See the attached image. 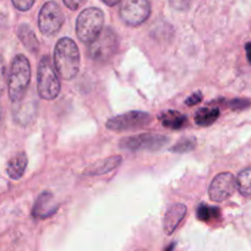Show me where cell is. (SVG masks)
<instances>
[{"label": "cell", "mask_w": 251, "mask_h": 251, "mask_svg": "<svg viewBox=\"0 0 251 251\" xmlns=\"http://www.w3.org/2000/svg\"><path fill=\"white\" fill-rule=\"evenodd\" d=\"M54 68L64 80H73L80 70V50L71 38L59 39L54 48Z\"/></svg>", "instance_id": "cell-1"}, {"label": "cell", "mask_w": 251, "mask_h": 251, "mask_svg": "<svg viewBox=\"0 0 251 251\" xmlns=\"http://www.w3.org/2000/svg\"><path fill=\"white\" fill-rule=\"evenodd\" d=\"M31 83V65L28 59L22 54L14 58L7 78V91L10 100L14 103L19 102L26 96Z\"/></svg>", "instance_id": "cell-2"}, {"label": "cell", "mask_w": 251, "mask_h": 251, "mask_svg": "<svg viewBox=\"0 0 251 251\" xmlns=\"http://www.w3.org/2000/svg\"><path fill=\"white\" fill-rule=\"evenodd\" d=\"M61 90L60 78L56 73L50 56L44 55L37 70V92L43 100H55Z\"/></svg>", "instance_id": "cell-3"}, {"label": "cell", "mask_w": 251, "mask_h": 251, "mask_svg": "<svg viewBox=\"0 0 251 251\" xmlns=\"http://www.w3.org/2000/svg\"><path fill=\"white\" fill-rule=\"evenodd\" d=\"M104 26V14L98 7L85 9L76 21V33L83 43H92Z\"/></svg>", "instance_id": "cell-4"}, {"label": "cell", "mask_w": 251, "mask_h": 251, "mask_svg": "<svg viewBox=\"0 0 251 251\" xmlns=\"http://www.w3.org/2000/svg\"><path fill=\"white\" fill-rule=\"evenodd\" d=\"M119 47V39L117 33L112 28H105L100 32V36L90 43L88 56L97 63H105L113 58Z\"/></svg>", "instance_id": "cell-5"}, {"label": "cell", "mask_w": 251, "mask_h": 251, "mask_svg": "<svg viewBox=\"0 0 251 251\" xmlns=\"http://www.w3.org/2000/svg\"><path fill=\"white\" fill-rule=\"evenodd\" d=\"M169 139L161 134H139L120 140V149L130 152L159 151L168 144Z\"/></svg>", "instance_id": "cell-6"}, {"label": "cell", "mask_w": 251, "mask_h": 251, "mask_svg": "<svg viewBox=\"0 0 251 251\" xmlns=\"http://www.w3.org/2000/svg\"><path fill=\"white\" fill-rule=\"evenodd\" d=\"M64 24V14L55 1H48L42 6L38 15L39 31L44 36H54Z\"/></svg>", "instance_id": "cell-7"}, {"label": "cell", "mask_w": 251, "mask_h": 251, "mask_svg": "<svg viewBox=\"0 0 251 251\" xmlns=\"http://www.w3.org/2000/svg\"><path fill=\"white\" fill-rule=\"evenodd\" d=\"M151 120V114L149 113L134 110L110 118L105 123V127L112 131H127V130H136L147 126Z\"/></svg>", "instance_id": "cell-8"}, {"label": "cell", "mask_w": 251, "mask_h": 251, "mask_svg": "<svg viewBox=\"0 0 251 251\" xmlns=\"http://www.w3.org/2000/svg\"><path fill=\"white\" fill-rule=\"evenodd\" d=\"M119 14L129 26H140L151 15V4L149 0H123Z\"/></svg>", "instance_id": "cell-9"}, {"label": "cell", "mask_w": 251, "mask_h": 251, "mask_svg": "<svg viewBox=\"0 0 251 251\" xmlns=\"http://www.w3.org/2000/svg\"><path fill=\"white\" fill-rule=\"evenodd\" d=\"M237 189V179L234 178L232 173L225 172L216 176L211 183L208 194H210L211 200L215 202H222L229 199L234 194Z\"/></svg>", "instance_id": "cell-10"}, {"label": "cell", "mask_w": 251, "mask_h": 251, "mask_svg": "<svg viewBox=\"0 0 251 251\" xmlns=\"http://www.w3.org/2000/svg\"><path fill=\"white\" fill-rule=\"evenodd\" d=\"M37 105L38 103L33 97L28 98V100L24 97L21 100L15 103L14 118L16 123H19L22 126H27L28 124H31L36 119L37 109H38Z\"/></svg>", "instance_id": "cell-11"}, {"label": "cell", "mask_w": 251, "mask_h": 251, "mask_svg": "<svg viewBox=\"0 0 251 251\" xmlns=\"http://www.w3.org/2000/svg\"><path fill=\"white\" fill-rule=\"evenodd\" d=\"M58 208L59 205L55 201L53 194L50 191H43L37 198L32 213H33V217L37 218V220H46V218L51 217L54 213H56Z\"/></svg>", "instance_id": "cell-12"}, {"label": "cell", "mask_w": 251, "mask_h": 251, "mask_svg": "<svg viewBox=\"0 0 251 251\" xmlns=\"http://www.w3.org/2000/svg\"><path fill=\"white\" fill-rule=\"evenodd\" d=\"M186 212H188V208L183 203H176L169 207L163 220V230L167 235L174 233V230L178 228V226L186 216Z\"/></svg>", "instance_id": "cell-13"}, {"label": "cell", "mask_w": 251, "mask_h": 251, "mask_svg": "<svg viewBox=\"0 0 251 251\" xmlns=\"http://www.w3.org/2000/svg\"><path fill=\"white\" fill-rule=\"evenodd\" d=\"M122 161V156H110L108 158L102 159V161L96 162L92 166L88 167L85 171V174L86 176H103V174L114 171L117 167H119Z\"/></svg>", "instance_id": "cell-14"}, {"label": "cell", "mask_w": 251, "mask_h": 251, "mask_svg": "<svg viewBox=\"0 0 251 251\" xmlns=\"http://www.w3.org/2000/svg\"><path fill=\"white\" fill-rule=\"evenodd\" d=\"M27 163H28V159L25 152H19V153L15 154L9 162H7L6 166V173L14 180L21 178L25 174V171L27 168Z\"/></svg>", "instance_id": "cell-15"}, {"label": "cell", "mask_w": 251, "mask_h": 251, "mask_svg": "<svg viewBox=\"0 0 251 251\" xmlns=\"http://www.w3.org/2000/svg\"><path fill=\"white\" fill-rule=\"evenodd\" d=\"M159 120L164 127H168L172 130L183 129L188 124V118L181 114L180 112H176V110H167V112L162 113L159 115Z\"/></svg>", "instance_id": "cell-16"}, {"label": "cell", "mask_w": 251, "mask_h": 251, "mask_svg": "<svg viewBox=\"0 0 251 251\" xmlns=\"http://www.w3.org/2000/svg\"><path fill=\"white\" fill-rule=\"evenodd\" d=\"M17 36L20 41L22 42L25 47L31 51L32 54H36L39 49V42L37 39L36 34L32 31L31 27L26 24H21L17 28Z\"/></svg>", "instance_id": "cell-17"}, {"label": "cell", "mask_w": 251, "mask_h": 251, "mask_svg": "<svg viewBox=\"0 0 251 251\" xmlns=\"http://www.w3.org/2000/svg\"><path fill=\"white\" fill-rule=\"evenodd\" d=\"M220 117V109L216 107L202 108L195 115V123L200 126H210Z\"/></svg>", "instance_id": "cell-18"}, {"label": "cell", "mask_w": 251, "mask_h": 251, "mask_svg": "<svg viewBox=\"0 0 251 251\" xmlns=\"http://www.w3.org/2000/svg\"><path fill=\"white\" fill-rule=\"evenodd\" d=\"M237 188L244 196H251V167L244 169L237 178Z\"/></svg>", "instance_id": "cell-19"}, {"label": "cell", "mask_w": 251, "mask_h": 251, "mask_svg": "<svg viewBox=\"0 0 251 251\" xmlns=\"http://www.w3.org/2000/svg\"><path fill=\"white\" fill-rule=\"evenodd\" d=\"M221 216L220 208L208 205H200L198 208V218L203 222H212Z\"/></svg>", "instance_id": "cell-20"}, {"label": "cell", "mask_w": 251, "mask_h": 251, "mask_svg": "<svg viewBox=\"0 0 251 251\" xmlns=\"http://www.w3.org/2000/svg\"><path fill=\"white\" fill-rule=\"evenodd\" d=\"M195 146H196L195 139H183L179 142H176V146L172 147L171 151L176 152V153H186V152H190L191 150L195 149Z\"/></svg>", "instance_id": "cell-21"}, {"label": "cell", "mask_w": 251, "mask_h": 251, "mask_svg": "<svg viewBox=\"0 0 251 251\" xmlns=\"http://www.w3.org/2000/svg\"><path fill=\"white\" fill-rule=\"evenodd\" d=\"M14 6L20 11H27L34 4V0H11Z\"/></svg>", "instance_id": "cell-22"}, {"label": "cell", "mask_w": 251, "mask_h": 251, "mask_svg": "<svg viewBox=\"0 0 251 251\" xmlns=\"http://www.w3.org/2000/svg\"><path fill=\"white\" fill-rule=\"evenodd\" d=\"M5 83H6V66H5L4 58L0 55V96L5 88Z\"/></svg>", "instance_id": "cell-23"}, {"label": "cell", "mask_w": 251, "mask_h": 251, "mask_svg": "<svg viewBox=\"0 0 251 251\" xmlns=\"http://www.w3.org/2000/svg\"><path fill=\"white\" fill-rule=\"evenodd\" d=\"M169 2H171L172 7H174L176 10L183 11V10H186L190 6L191 0H169Z\"/></svg>", "instance_id": "cell-24"}, {"label": "cell", "mask_w": 251, "mask_h": 251, "mask_svg": "<svg viewBox=\"0 0 251 251\" xmlns=\"http://www.w3.org/2000/svg\"><path fill=\"white\" fill-rule=\"evenodd\" d=\"M201 100H202V93L196 92V93H193V95H191L190 97L185 100V104L189 105V107H191V105L199 104Z\"/></svg>", "instance_id": "cell-25"}, {"label": "cell", "mask_w": 251, "mask_h": 251, "mask_svg": "<svg viewBox=\"0 0 251 251\" xmlns=\"http://www.w3.org/2000/svg\"><path fill=\"white\" fill-rule=\"evenodd\" d=\"M63 1L66 5V7H69L70 10H77L78 7L85 4L86 0H63Z\"/></svg>", "instance_id": "cell-26"}, {"label": "cell", "mask_w": 251, "mask_h": 251, "mask_svg": "<svg viewBox=\"0 0 251 251\" xmlns=\"http://www.w3.org/2000/svg\"><path fill=\"white\" fill-rule=\"evenodd\" d=\"M245 51H247L248 60H249V63L251 64V42L245 44Z\"/></svg>", "instance_id": "cell-27"}, {"label": "cell", "mask_w": 251, "mask_h": 251, "mask_svg": "<svg viewBox=\"0 0 251 251\" xmlns=\"http://www.w3.org/2000/svg\"><path fill=\"white\" fill-rule=\"evenodd\" d=\"M102 1L104 2V4H107L108 6H114V5L119 4L122 0H102Z\"/></svg>", "instance_id": "cell-28"}]
</instances>
